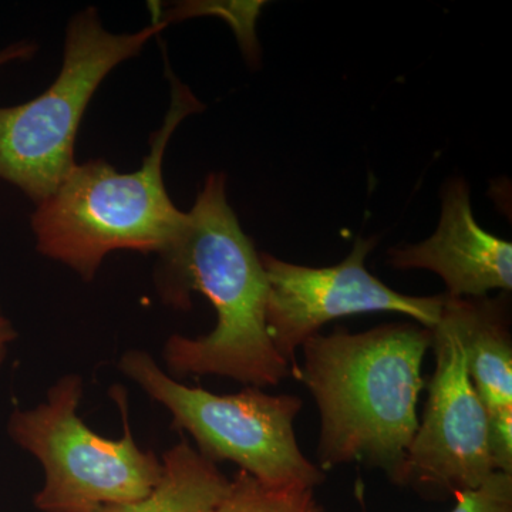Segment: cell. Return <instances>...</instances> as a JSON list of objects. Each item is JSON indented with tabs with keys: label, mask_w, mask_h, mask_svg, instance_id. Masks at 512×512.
<instances>
[{
	"label": "cell",
	"mask_w": 512,
	"mask_h": 512,
	"mask_svg": "<svg viewBox=\"0 0 512 512\" xmlns=\"http://www.w3.org/2000/svg\"><path fill=\"white\" fill-rule=\"evenodd\" d=\"M227 178L210 174L174 238L160 252L158 295L188 309L191 293L214 306L217 325L198 338L173 335L163 357L175 377L222 376L254 387L278 386L293 366L279 355L266 328L268 281L261 254L242 231L227 200Z\"/></svg>",
	"instance_id": "1"
},
{
	"label": "cell",
	"mask_w": 512,
	"mask_h": 512,
	"mask_svg": "<svg viewBox=\"0 0 512 512\" xmlns=\"http://www.w3.org/2000/svg\"><path fill=\"white\" fill-rule=\"evenodd\" d=\"M431 348L433 329L417 322L362 333L335 329L303 343V363L292 376L318 404L320 470L362 463L400 485L426 389L421 365Z\"/></svg>",
	"instance_id": "2"
},
{
	"label": "cell",
	"mask_w": 512,
	"mask_h": 512,
	"mask_svg": "<svg viewBox=\"0 0 512 512\" xmlns=\"http://www.w3.org/2000/svg\"><path fill=\"white\" fill-rule=\"evenodd\" d=\"M171 82V104L163 126L151 136L150 153L140 170L119 173L104 160L76 164L72 173L32 217L40 254L69 266L92 281L101 262L119 249L161 251L184 220L168 197L163 160L178 124L204 109L194 94L165 64Z\"/></svg>",
	"instance_id": "3"
},
{
	"label": "cell",
	"mask_w": 512,
	"mask_h": 512,
	"mask_svg": "<svg viewBox=\"0 0 512 512\" xmlns=\"http://www.w3.org/2000/svg\"><path fill=\"white\" fill-rule=\"evenodd\" d=\"M82 397V377L66 375L50 387L45 402L10 414V439L45 470V484L35 495L39 511L93 512L136 503L161 480L160 458L134 440L124 390L111 392L123 416L119 440L101 437L84 424L77 414Z\"/></svg>",
	"instance_id": "4"
},
{
	"label": "cell",
	"mask_w": 512,
	"mask_h": 512,
	"mask_svg": "<svg viewBox=\"0 0 512 512\" xmlns=\"http://www.w3.org/2000/svg\"><path fill=\"white\" fill-rule=\"evenodd\" d=\"M119 366L168 410L174 429L190 434L198 453L211 463L237 464L274 488L315 490L325 481V471L305 457L296 440L293 424L302 410L298 396L268 394L254 386L234 394L185 386L140 349L127 350Z\"/></svg>",
	"instance_id": "5"
},
{
	"label": "cell",
	"mask_w": 512,
	"mask_h": 512,
	"mask_svg": "<svg viewBox=\"0 0 512 512\" xmlns=\"http://www.w3.org/2000/svg\"><path fill=\"white\" fill-rule=\"evenodd\" d=\"M170 19L154 20L131 35H114L101 25L94 8L70 20L62 70L45 93L20 104L0 107V178L30 200H47L72 173L74 141L87 104L107 74L138 55Z\"/></svg>",
	"instance_id": "6"
},
{
	"label": "cell",
	"mask_w": 512,
	"mask_h": 512,
	"mask_svg": "<svg viewBox=\"0 0 512 512\" xmlns=\"http://www.w3.org/2000/svg\"><path fill=\"white\" fill-rule=\"evenodd\" d=\"M377 239L357 238L352 252L340 264L326 268L296 265L261 254L268 281L266 328L279 355L293 370L298 367L296 350L335 319L396 312L410 316L424 328H436L446 293L410 296L384 285L365 265Z\"/></svg>",
	"instance_id": "7"
},
{
	"label": "cell",
	"mask_w": 512,
	"mask_h": 512,
	"mask_svg": "<svg viewBox=\"0 0 512 512\" xmlns=\"http://www.w3.org/2000/svg\"><path fill=\"white\" fill-rule=\"evenodd\" d=\"M436 369L402 474V487L427 497L473 490L495 473L490 421L468 376L456 336L437 323L433 329Z\"/></svg>",
	"instance_id": "8"
},
{
	"label": "cell",
	"mask_w": 512,
	"mask_h": 512,
	"mask_svg": "<svg viewBox=\"0 0 512 512\" xmlns=\"http://www.w3.org/2000/svg\"><path fill=\"white\" fill-rule=\"evenodd\" d=\"M394 269H426L446 284L448 298H484L511 292L512 244L481 228L474 218L470 187L463 178L443 190L439 227L426 241L389 251Z\"/></svg>",
	"instance_id": "9"
},
{
	"label": "cell",
	"mask_w": 512,
	"mask_h": 512,
	"mask_svg": "<svg viewBox=\"0 0 512 512\" xmlns=\"http://www.w3.org/2000/svg\"><path fill=\"white\" fill-rule=\"evenodd\" d=\"M508 292L497 298H448L439 323L456 336L468 376L490 421L495 470L512 474V338Z\"/></svg>",
	"instance_id": "10"
},
{
	"label": "cell",
	"mask_w": 512,
	"mask_h": 512,
	"mask_svg": "<svg viewBox=\"0 0 512 512\" xmlns=\"http://www.w3.org/2000/svg\"><path fill=\"white\" fill-rule=\"evenodd\" d=\"M161 463V480L143 500L93 512H217L229 488L217 464L202 457L187 440L165 451Z\"/></svg>",
	"instance_id": "11"
},
{
	"label": "cell",
	"mask_w": 512,
	"mask_h": 512,
	"mask_svg": "<svg viewBox=\"0 0 512 512\" xmlns=\"http://www.w3.org/2000/svg\"><path fill=\"white\" fill-rule=\"evenodd\" d=\"M217 512H323L309 488H274L239 470Z\"/></svg>",
	"instance_id": "12"
},
{
	"label": "cell",
	"mask_w": 512,
	"mask_h": 512,
	"mask_svg": "<svg viewBox=\"0 0 512 512\" xmlns=\"http://www.w3.org/2000/svg\"><path fill=\"white\" fill-rule=\"evenodd\" d=\"M453 497L456 507L450 512H512V474L495 471L477 488Z\"/></svg>",
	"instance_id": "13"
},
{
	"label": "cell",
	"mask_w": 512,
	"mask_h": 512,
	"mask_svg": "<svg viewBox=\"0 0 512 512\" xmlns=\"http://www.w3.org/2000/svg\"><path fill=\"white\" fill-rule=\"evenodd\" d=\"M36 52L37 46L35 43L26 42V40L13 43V45L6 47V49L0 50V67L8 63L16 62V60L32 59V57L36 55Z\"/></svg>",
	"instance_id": "14"
},
{
	"label": "cell",
	"mask_w": 512,
	"mask_h": 512,
	"mask_svg": "<svg viewBox=\"0 0 512 512\" xmlns=\"http://www.w3.org/2000/svg\"><path fill=\"white\" fill-rule=\"evenodd\" d=\"M16 338H18V333H16L12 322H10L8 316L3 313L2 306H0V366L5 363L10 345L15 342Z\"/></svg>",
	"instance_id": "15"
}]
</instances>
